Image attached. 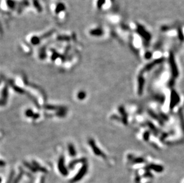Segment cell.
<instances>
[{
  "label": "cell",
  "mask_w": 184,
  "mask_h": 183,
  "mask_svg": "<svg viewBox=\"0 0 184 183\" xmlns=\"http://www.w3.org/2000/svg\"><path fill=\"white\" fill-rule=\"evenodd\" d=\"M22 177V174L20 173V174H19L18 175H17V177L14 178V181H13V183H19V181H20V180H21Z\"/></svg>",
  "instance_id": "cell-14"
},
{
  "label": "cell",
  "mask_w": 184,
  "mask_h": 183,
  "mask_svg": "<svg viewBox=\"0 0 184 183\" xmlns=\"http://www.w3.org/2000/svg\"><path fill=\"white\" fill-rule=\"evenodd\" d=\"M138 94L141 95L142 93V91H143L144 89V79L142 76H139L138 78Z\"/></svg>",
  "instance_id": "cell-8"
},
{
  "label": "cell",
  "mask_w": 184,
  "mask_h": 183,
  "mask_svg": "<svg viewBox=\"0 0 184 183\" xmlns=\"http://www.w3.org/2000/svg\"><path fill=\"white\" fill-rule=\"evenodd\" d=\"M88 171V165L86 163H84L83 165V166L81 167L80 170L78 171V174H77L75 177L73 178L72 180L70 181V183H75L78 181H80L81 179H82L83 177L85 176V175L86 174V172Z\"/></svg>",
  "instance_id": "cell-4"
},
{
  "label": "cell",
  "mask_w": 184,
  "mask_h": 183,
  "mask_svg": "<svg viewBox=\"0 0 184 183\" xmlns=\"http://www.w3.org/2000/svg\"><path fill=\"white\" fill-rule=\"evenodd\" d=\"M89 144H90V146H91L92 149L93 151L95 153V155L101 156H103V158H105V155L103 153V152L101 150L99 149L98 147L96 145V144H95V142L92 139H90V141H89Z\"/></svg>",
  "instance_id": "cell-6"
},
{
  "label": "cell",
  "mask_w": 184,
  "mask_h": 183,
  "mask_svg": "<svg viewBox=\"0 0 184 183\" xmlns=\"http://www.w3.org/2000/svg\"><path fill=\"white\" fill-rule=\"evenodd\" d=\"M85 158H82V159H77V160L73 161L72 162H71L70 163L69 165V168L70 169H73L75 167V165L78 164V163H80V162L85 163Z\"/></svg>",
  "instance_id": "cell-11"
},
{
  "label": "cell",
  "mask_w": 184,
  "mask_h": 183,
  "mask_svg": "<svg viewBox=\"0 0 184 183\" xmlns=\"http://www.w3.org/2000/svg\"><path fill=\"white\" fill-rule=\"evenodd\" d=\"M148 168L149 169H153V170L155 171L158 172V173H161L163 171V167L162 166L159 165H155V164H151L148 166Z\"/></svg>",
  "instance_id": "cell-9"
},
{
  "label": "cell",
  "mask_w": 184,
  "mask_h": 183,
  "mask_svg": "<svg viewBox=\"0 0 184 183\" xmlns=\"http://www.w3.org/2000/svg\"><path fill=\"white\" fill-rule=\"evenodd\" d=\"M50 11L52 15L56 20L60 22L64 21L68 17V7L63 1L58 0L51 2L50 4Z\"/></svg>",
  "instance_id": "cell-1"
},
{
  "label": "cell",
  "mask_w": 184,
  "mask_h": 183,
  "mask_svg": "<svg viewBox=\"0 0 184 183\" xmlns=\"http://www.w3.org/2000/svg\"><path fill=\"white\" fill-rule=\"evenodd\" d=\"M85 96H86V93L84 92H82V91L80 92L78 94V98H79V99H81V100L84 99V98H85Z\"/></svg>",
  "instance_id": "cell-13"
},
{
  "label": "cell",
  "mask_w": 184,
  "mask_h": 183,
  "mask_svg": "<svg viewBox=\"0 0 184 183\" xmlns=\"http://www.w3.org/2000/svg\"><path fill=\"white\" fill-rule=\"evenodd\" d=\"M149 137V133H146L144 134V138L145 140H147V139Z\"/></svg>",
  "instance_id": "cell-17"
},
{
  "label": "cell",
  "mask_w": 184,
  "mask_h": 183,
  "mask_svg": "<svg viewBox=\"0 0 184 183\" xmlns=\"http://www.w3.org/2000/svg\"><path fill=\"white\" fill-rule=\"evenodd\" d=\"M114 0H94V6L99 12L108 11L113 5Z\"/></svg>",
  "instance_id": "cell-3"
},
{
  "label": "cell",
  "mask_w": 184,
  "mask_h": 183,
  "mask_svg": "<svg viewBox=\"0 0 184 183\" xmlns=\"http://www.w3.org/2000/svg\"><path fill=\"white\" fill-rule=\"evenodd\" d=\"M69 152L70 155L72 156H74L76 155V151L75 149V147L73 146L72 144H69L68 146Z\"/></svg>",
  "instance_id": "cell-12"
},
{
  "label": "cell",
  "mask_w": 184,
  "mask_h": 183,
  "mask_svg": "<svg viewBox=\"0 0 184 183\" xmlns=\"http://www.w3.org/2000/svg\"><path fill=\"white\" fill-rule=\"evenodd\" d=\"M58 168L61 175L64 176H66L67 175H68V171L64 165V159L63 156H61L59 159L58 162Z\"/></svg>",
  "instance_id": "cell-5"
},
{
  "label": "cell",
  "mask_w": 184,
  "mask_h": 183,
  "mask_svg": "<svg viewBox=\"0 0 184 183\" xmlns=\"http://www.w3.org/2000/svg\"><path fill=\"white\" fill-rule=\"evenodd\" d=\"M144 162V160L142 158H135V159H133V162L134 163H142Z\"/></svg>",
  "instance_id": "cell-15"
},
{
  "label": "cell",
  "mask_w": 184,
  "mask_h": 183,
  "mask_svg": "<svg viewBox=\"0 0 184 183\" xmlns=\"http://www.w3.org/2000/svg\"><path fill=\"white\" fill-rule=\"evenodd\" d=\"M107 29L105 26L101 24L92 25L87 29V35L90 38L94 39H101L103 38L107 34Z\"/></svg>",
  "instance_id": "cell-2"
},
{
  "label": "cell",
  "mask_w": 184,
  "mask_h": 183,
  "mask_svg": "<svg viewBox=\"0 0 184 183\" xmlns=\"http://www.w3.org/2000/svg\"><path fill=\"white\" fill-rule=\"evenodd\" d=\"M179 97L178 95V94L175 92V91H173L171 93V104H170V108L172 109L176 105L178 104L179 102Z\"/></svg>",
  "instance_id": "cell-7"
},
{
  "label": "cell",
  "mask_w": 184,
  "mask_h": 183,
  "mask_svg": "<svg viewBox=\"0 0 184 183\" xmlns=\"http://www.w3.org/2000/svg\"><path fill=\"white\" fill-rule=\"evenodd\" d=\"M140 182H141V178L139 175L137 174L135 177V183H141Z\"/></svg>",
  "instance_id": "cell-16"
},
{
  "label": "cell",
  "mask_w": 184,
  "mask_h": 183,
  "mask_svg": "<svg viewBox=\"0 0 184 183\" xmlns=\"http://www.w3.org/2000/svg\"><path fill=\"white\" fill-rule=\"evenodd\" d=\"M2 98H1V105H3L4 103H5L7 101V99L8 96V91H7V87H5L4 88L3 91L2 92Z\"/></svg>",
  "instance_id": "cell-10"
}]
</instances>
